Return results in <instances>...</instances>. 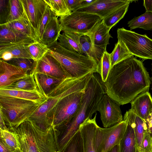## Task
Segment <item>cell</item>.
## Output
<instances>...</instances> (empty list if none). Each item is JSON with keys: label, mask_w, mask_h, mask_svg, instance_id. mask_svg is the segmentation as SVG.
I'll use <instances>...</instances> for the list:
<instances>
[{"label": "cell", "mask_w": 152, "mask_h": 152, "mask_svg": "<svg viewBox=\"0 0 152 152\" xmlns=\"http://www.w3.org/2000/svg\"><path fill=\"white\" fill-rule=\"evenodd\" d=\"M104 84L107 94L123 105L148 91L151 81L142 62L133 56L112 67Z\"/></svg>", "instance_id": "cell-1"}, {"label": "cell", "mask_w": 152, "mask_h": 152, "mask_svg": "<svg viewBox=\"0 0 152 152\" xmlns=\"http://www.w3.org/2000/svg\"><path fill=\"white\" fill-rule=\"evenodd\" d=\"M92 73L79 78L68 77L54 85L47 94L48 99L28 119L41 129L46 130L48 129L52 126L53 112L58 102L66 96L85 89Z\"/></svg>", "instance_id": "cell-2"}, {"label": "cell", "mask_w": 152, "mask_h": 152, "mask_svg": "<svg viewBox=\"0 0 152 152\" xmlns=\"http://www.w3.org/2000/svg\"><path fill=\"white\" fill-rule=\"evenodd\" d=\"M23 152H58L53 128L46 130L28 119L15 130Z\"/></svg>", "instance_id": "cell-3"}, {"label": "cell", "mask_w": 152, "mask_h": 152, "mask_svg": "<svg viewBox=\"0 0 152 152\" xmlns=\"http://www.w3.org/2000/svg\"><path fill=\"white\" fill-rule=\"evenodd\" d=\"M47 45L49 49L47 53L54 58L72 77L79 78L91 73L99 74L98 65L93 59L65 49L57 41Z\"/></svg>", "instance_id": "cell-4"}, {"label": "cell", "mask_w": 152, "mask_h": 152, "mask_svg": "<svg viewBox=\"0 0 152 152\" xmlns=\"http://www.w3.org/2000/svg\"><path fill=\"white\" fill-rule=\"evenodd\" d=\"M41 104L29 100L0 96V113L9 130L14 131L32 115Z\"/></svg>", "instance_id": "cell-5"}, {"label": "cell", "mask_w": 152, "mask_h": 152, "mask_svg": "<svg viewBox=\"0 0 152 152\" xmlns=\"http://www.w3.org/2000/svg\"><path fill=\"white\" fill-rule=\"evenodd\" d=\"M102 19L99 16L85 12L72 11L68 15L60 17L61 31L87 35Z\"/></svg>", "instance_id": "cell-6"}, {"label": "cell", "mask_w": 152, "mask_h": 152, "mask_svg": "<svg viewBox=\"0 0 152 152\" xmlns=\"http://www.w3.org/2000/svg\"><path fill=\"white\" fill-rule=\"evenodd\" d=\"M118 39L122 41L133 56L145 59L152 60V39L124 28L117 30Z\"/></svg>", "instance_id": "cell-7"}, {"label": "cell", "mask_w": 152, "mask_h": 152, "mask_svg": "<svg viewBox=\"0 0 152 152\" xmlns=\"http://www.w3.org/2000/svg\"><path fill=\"white\" fill-rule=\"evenodd\" d=\"M86 88L71 93L60 101L53 113L52 126L53 128L68 122L75 117Z\"/></svg>", "instance_id": "cell-8"}, {"label": "cell", "mask_w": 152, "mask_h": 152, "mask_svg": "<svg viewBox=\"0 0 152 152\" xmlns=\"http://www.w3.org/2000/svg\"><path fill=\"white\" fill-rule=\"evenodd\" d=\"M127 122L124 120L107 128L98 126L96 129L95 143L97 152H106L115 145H119L125 134Z\"/></svg>", "instance_id": "cell-9"}, {"label": "cell", "mask_w": 152, "mask_h": 152, "mask_svg": "<svg viewBox=\"0 0 152 152\" xmlns=\"http://www.w3.org/2000/svg\"><path fill=\"white\" fill-rule=\"evenodd\" d=\"M120 105L107 94L103 96L97 108L104 128L110 127L123 121Z\"/></svg>", "instance_id": "cell-10"}, {"label": "cell", "mask_w": 152, "mask_h": 152, "mask_svg": "<svg viewBox=\"0 0 152 152\" xmlns=\"http://www.w3.org/2000/svg\"><path fill=\"white\" fill-rule=\"evenodd\" d=\"M32 72L45 74L60 80L72 77L54 58L47 53L40 60L35 61Z\"/></svg>", "instance_id": "cell-11"}, {"label": "cell", "mask_w": 152, "mask_h": 152, "mask_svg": "<svg viewBox=\"0 0 152 152\" xmlns=\"http://www.w3.org/2000/svg\"><path fill=\"white\" fill-rule=\"evenodd\" d=\"M134 0H95L93 3L76 11L98 15L102 19L114 11Z\"/></svg>", "instance_id": "cell-12"}, {"label": "cell", "mask_w": 152, "mask_h": 152, "mask_svg": "<svg viewBox=\"0 0 152 152\" xmlns=\"http://www.w3.org/2000/svg\"><path fill=\"white\" fill-rule=\"evenodd\" d=\"M23 16L34 31L35 34L47 5L44 0H21Z\"/></svg>", "instance_id": "cell-13"}, {"label": "cell", "mask_w": 152, "mask_h": 152, "mask_svg": "<svg viewBox=\"0 0 152 152\" xmlns=\"http://www.w3.org/2000/svg\"><path fill=\"white\" fill-rule=\"evenodd\" d=\"M29 75L22 69L0 59V87L10 86Z\"/></svg>", "instance_id": "cell-14"}, {"label": "cell", "mask_w": 152, "mask_h": 152, "mask_svg": "<svg viewBox=\"0 0 152 152\" xmlns=\"http://www.w3.org/2000/svg\"><path fill=\"white\" fill-rule=\"evenodd\" d=\"M0 96L29 100L40 104H42L48 98L42 91L25 90L10 86L0 87Z\"/></svg>", "instance_id": "cell-15"}, {"label": "cell", "mask_w": 152, "mask_h": 152, "mask_svg": "<svg viewBox=\"0 0 152 152\" xmlns=\"http://www.w3.org/2000/svg\"><path fill=\"white\" fill-rule=\"evenodd\" d=\"M96 113L93 118H88L80 126L84 152H97L95 143V133L98 126L96 121Z\"/></svg>", "instance_id": "cell-16"}, {"label": "cell", "mask_w": 152, "mask_h": 152, "mask_svg": "<svg viewBox=\"0 0 152 152\" xmlns=\"http://www.w3.org/2000/svg\"><path fill=\"white\" fill-rule=\"evenodd\" d=\"M34 41L32 39L14 32L4 24L0 25V50Z\"/></svg>", "instance_id": "cell-17"}, {"label": "cell", "mask_w": 152, "mask_h": 152, "mask_svg": "<svg viewBox=\"0 0 152 152\" xmlns=\"http://www.w3.org/2000/svg\"><path fill=\"white\" fill-rule=\"evenodd\" d=\"M130 103V109L144 120L152 113V98L148 91L140 94Z\"/></svg>", "instance_id": "cell-18"}, {"label": "cell", "mask_w": 152, "mask_h": 152, "mask_svg": "<svg viewBox=\"0 0 152 152\" xmlns=\"http://www.w3.org/2000/svg\"><path fill=\"white\" fill-rule=\"evenodd\" d=\"M123 120L127 122L124 136L120 144L119 152H138L133 121L128 111L124 114Z\"/></svg>", "instance_id": "cell-19"}, {"label": "cell", "mask_w": 152, "mask_h": 152, "mask_svg": "<svg viewBox=\"0 0 152 152\" xmlns=\"http://www.w3.org/2000/svg\"><path fill=\"white\" fill-rule=\"evenodd\" d=\"M110 29L105 24L102 20L87 35L89 37L93 44L106 50L109 39L112 38L109 33Z\"/></svg>", "instance_id": "cell-20"}, {"label": "cell", "mask_w": 152, "mask_h": 152, "mask_svg": "<svg viewBox=\"0 0 152 152\" xmlns=\"http://www.w3.org/2000/svg\"><path fill=\"white\" fill-rule=\"evenodd\" d=\"M80 42L83 53L88 57L93 59L97 63L100 74V67L101 60L104 52L106 50L93 44L89 37L82 36Z\"/></svg>", "instance_id": "cell-21"}, {"label": "cell", "mask_w": 152, "mask_h": 152, "mask_svg": "<svg viewBox=\"0 0 152 152\" xmlns=\"http://www.w3.org/2000/svg\"><path fill=\"white\" fill-rule=\"evenodd\" d=\"M82 36L76 33L63 31L60 34L57 42L60 46L67 50L83 54L80 42Z\"/></svg>", "instance_id": "cell-22"}, {"label": "cell", "mask_w": 152, "mask_h": 152, "mask_svg": "<svg viewBox=\"0 0 152 152\" xmlns=\"http://www.w3.org/2000/svg\"><path fill=\"white\" fill-rule=\"evenodd\" d=\"M61 31L58 17L55 15L50 19L39 42L47 45L58 41Z\"/></svg>", "instance_id": "cell-23"}, {"label": "cell", "mask_w": 152, "mask_h": 152, "mask_svg": "<svg viewBox=\"0 0 152 152\" xmlns=\"http://www.w3.org/2000/svg\"><path fill=\"white\" fill-rule=\"evenodd\" d=\"M4 24L14 32L36 41L35 32L23 16L18 20Z\"/></svg>", "instance_id": "cell-24"}, {"label": "cell", "mask_w": 152, "mask_h": 152, "mask_svg": "<svg viewBox=\"0 0 152 152\" xmlns=\"http://www.w3.org/2000/svg\"><path fill=\"white\" fill-rule=\"evenodd\" d=\"M132 118L134 127L137 147L138 152H145L142 142L146 129L145 121L135 115L130 109L128 110Z\"/></svg>", "instance_id": "cell-25"}, {"label": "cell", "mask_w": 152, "mask_h": 152, "mask_svg": "<svg viewBox=\"0 0 152 152\" xmlns=\"http://www.w3.org/2000/svg\"><path fill=\"white\" fill-rule=\"evenodd\" d=\"M26 45L13 46L0 50V59L7 61L12 58L32 59L25 48Z\"/></svg>", "instance_id": "cell-26"}, {"label": "cell", "mask_w": 152, "mask_h": 152, "mask_svg": "<svg viewBox=\"0 0 152 152\" xmlns=\"http://www.w3.org/2000/svg\"><path fill=\"white\" fill-rule=\"evenodd\" d=\"M133 56L124 43L118 39L113 50L110 54L111 68L115 64Z\"/></svg>", "instance_id": "cell-27"}, {"label": "cell", "mask_w": 152, "mask_h": 152, "mask_svg": "<svg viewBox=\"0 0 152 152\" xmlns=\"http://www.w3.org/2000/svg\"><path fill=\"white\" fill-rule=\"evenodd\" d=\"M131 30L140 28L146 30H152V12H145L141 15L134 17L128 22Z\"/></svg>", "instance_id": "cell-28"}, {"label": "cell", "mask_w": 152, "mask_h": 152, "mask_svg": "<svg viewBox=\"0 0 152 152\" xmlns=\"http://www.w3.org/2000/svg\"><path fill=\"white\" fill-rule=\"evenodd\" d=\"M8 86L25 90L43 91L36 75L34 72L30 73L28 77L19 80Z\"/></svg>", "instance_id": "cell-29"}, {"label": "cell", "mask_w": 152, "mask_h": 152, "mask_svg": "<svg viewBox=\"0 0 152 152\" xmlns=\"http://www.w3.org/2000/svg\"><path fill=\"white\" fill-rule=\"evenodd\" d=\"M25 47L28 54L34 61L41 59L49 49L47 45L38 41L26 44Z\"/></svg>", "instance_id": "cell-30"}, {"label": "cell", "mask_w": 152, "mask_h": 152, "mask_svg": "<svg viewBox=\"0 0 152 152\" xmlns=\"http://www.w3.org/2000/svg\"><path fill=\"white\" fill-rule=\"evenodd\" d=\"M54 15L60 17L69 15L72 12L65 0H44Z\"/></svg>", "instance_id": "cell-31"}, {"label": "cell", "mask_w": 152, "mask_h": 152, "mask_svg": "<svg viewBox=\"0 0 152 152\" xmlns=\"http://www.w3.org/2000/svg\"><path fill=\"white\" fill-rule=\"evenodd\" d=\"M0 140L11 148L21 149L18 135L16 132L0 129Z\"/></svg>", "instance_id": "cell-32"}, {"label": "cell", "mask_w": 152, "mask_h": 152, "mask_svg": "<svg viewBox=\"0 0 152 152\" xmlns=\"http://www.w3.org/2000/svg\"><path fill=\"white\" fill-rule=\"evenodd\" d=\"M128 4L116 10L103 19L105 24L110 29L123 18L128 10Z\"/></svg>", "instance_id": "cell-33"}, {"label": "cell", "mask_w": 152, "mask_h": 152, "mask_svg": "<svg viewBox=\"0 0 152 152\" xmlns=\"http://www.w3.org/2000/svg\"><path fill=\"white\" fill-rule=\"evenodd\" d=\"M61 152H84L83 139L79 129Z\"/></svg>", "instance_id": "cell-34"}, {"label": "cell", "mask_w": 152, "mask_h": 152, "mask_svg": "<svg viewBox=\"0 0 152 152\" xmlns=\"http://www.w3.org/2000/svg\"><path fill=\"white\" fill-rule=\"evenodd\" d=\"M35 74L41 88L47 95L51 90L54 85L62 80L57 79L43 74Z\"/></svg>", "instance_id": "cell-35"}, {"label": "cell", "mask_w": 152, "mask_h": 152, "mask_svg": "<svg viewBox=\"0 0 152 152\" xmlns=\"http://www.w3.org/2000/svg\"><path fill=\"white\" fill-rule=\"evenodd\" d=\"M10 12L8 22L19 19L23 16V14L21 0H10Z\"/></svg>", "instance_id": "cell-36"}, {"label": "cell", "mask_w": 152, "mask_h": 152, "mask_svg": "<svg viewBox=\"0 0 152 152\" xmlns=\"http://www.w3.org/2000/svg\"><path fill=\"white\" fill-rule=\"evenodd\" d=\"M54 14L47 5L35 34L36 41L40 42L44 30L51 17Z\"/></svg>", "instance_id": "cell-37"}, {"label": "cell", "mask_w": 152, "mask_h": 152, "mask_svg": "<svg viewBox=\"0 0 152 152\" xmlns=\"http://www.w3.org/2000/svg\"><path fill=\"white\" fill-rule=\"evenodd\" d=\"M6 62L22 69L28 73L29 72L30 73L32 72L35 61L30 58H12Z\"/></svg>", "instance_id": "cell-38"}, {"label": "cell", "mask_w": 152, "mask_h": 152, "mask_svg": "<svg viewBox=\"0 0 152 152\" xmlns=\"http://www.w3.org/2000/svg\"><path fill=\"white\" fill-rule=\"evenodd\" d=\"M111 69L110 54L105 51L101 59L100 70L102 79L104 83L107 80Z\"/></svg>", "instance_id": "cell-39"}, {"label": "cell", "mask_w": 152, "mask_h": 152, "mask_svg": "<svg viewBox=\"0 0 152 152\" xmlns=\"http://www.w3.org/2000/svg\"><path fill=\"white\" fill-rule=\"evenodd\" d=\"M10 12V0H0V25L8 22Z\"/></svg>", "instance_id": "cell-40"}, {"label": "cell", "mask_w": 152, "mask_h": 152, "mask_svg": "<svg viewBox=\"0 0 152 152\" xmlns=\"http://www.w3.org/2000/svg\"><path fill=\"white\" fill-rule=\"evenodd\" d=\"M145 152H151L152 150V137L146 130L142 142Z\"/></svg>", "instance_id": "cell-41"}, {"label": "cell", "mask_w": 152, "mask_h": 152, "mask_svg": "<svg viewBox=\"0 0 152 152\" xmlns=\"http://www.w3.org/2000/svg\"><path fill=\"white\" fill-rule=\"evenodd\" d=\"M70 10L72 12L80 8L83 0H65Z\"/></svg>", "instance_id": "cell-42"}, {"label": "cell", "mask_w": 152, "mask_h": 152, "mask_svg": "<svg viewBox=\"0 0 152 152\" xmlns=\"http://www.w3.org/2000/svg\"><path fill=\"white\" fill-rule=\"evenodd\" d=\"M144 121L146 130L152 137V113Z\"/></svg>", "instance_id": "cell-43"}, {"label": "cell", "mask_w": 152, "mask_h": 152, "mask_svg": "<svg viewBox=\"0 0 152 152\" xmlns=\"http://www.w3.org/2000/svg\"><path fill=\"white\" fill-rule=\"evenodd\" d=\"M20 150L12 148L0 140V152H19Z\"/></svg>", "instance_id": "cell-44"}, {"label": "cell", "mask_w": 152, "mask_h": 152, "mask_svg": "<svg viewBox=\"0 0 152 152\" xmlns=\"http://www.w3.org/2000/svg\"><path fill=\"white\" fill-rule=\"evenodd\" d=\"M143 6L146 12H152V0H144Z\"/></svg>", "instance_id": "cell-45"}, {"label": "cell", "mask_w": 152, "mask_h": 152, "mask_svg": "<svg viewBox=\"0 0 152 152\" xmlns=\"http://www.w3.org/2000/svg\"><path fill=\"white\" fill-rule=\"evenodd\" d=\"M95 1V0H83V1L82 2V6L80 8H82L87 6L88 5L90 4L91 3H93Z\"/></svg>", "instance_id": "cell-46"}, {"label": "cell", "mask_w": 152, "mask_h": 152, "mask_svg": "<svg viewBox=\"0 0 152 152\" xmlns=\"http://www.w3.org/2000/svg\"><path fill=\"white\" fill-rule=\"evenodd\" d=\"M119 145H118L106 152H119Z\"/></svg>", "instance_id": "cell-47"}, {"label": "cell", "mask_w": 152, "mask_h": 152, "mask_svg": "<svg viewBox=\"0 0 152 152\" xmlns=\"http://www.w3.org/2000/svg\"><path fill=\"white\" fill-rule=\"evenodd\" d=\"M151 82H152V77H151Z\"/></svg>", "instance_id": "cell-48"}, {"label": "cell", "mask_w": 152, "mask_h": 152, "mask_svg": "<svg viewBox=\"0 0 152 152\" xmlns=\"http://www.w3.org/2000/svg\"><path fill=\"white\" fill-rule=\"evenodd\" d=\"M19 152H23L21 149H20Z\"/></svg>", "instance_id": "cell-49"}, {"label": "cell", "mask_w": 152, "mask_h": 152, "mask_svg": "<svg viewBox=\"0 0 152 152\" xmlns=\"http://www.w3.org/2000/svg\"><path fill=\"white\" fill-rule=\"evenodd\" d=\"M151 152H152V151H151Z\"/></svg>", "instance_id": "cell-50"}]
</instances>
